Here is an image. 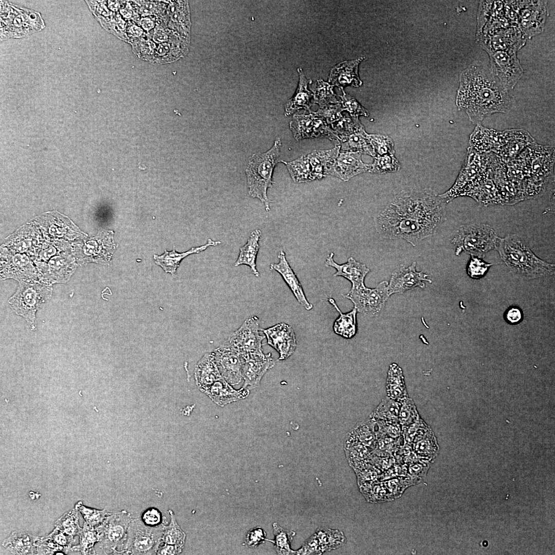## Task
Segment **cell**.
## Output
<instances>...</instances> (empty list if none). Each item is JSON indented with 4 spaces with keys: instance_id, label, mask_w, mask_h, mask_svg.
Wrapping results in <instances>:
<instances>
[{
    "instance_id": "74e56055",
    "label": "cell",
    "mask_w": 555,
    "mask_h": 555,
    "mask_svg": "<svg viewBox=\"0 0 555 555\" xmlns=\"http://www.w3.org/2000/svg\"><path fill=\"white\" fill-rule=\"evenodd\" d=\"M401 402L385 397L371 415V416L383 421L395 423L398 420Z\"/></svg>"
},
{
    "instance_id": "9c48e42d",
    "label": "cell",
    "mask_w": 555,
    "mask_h": 555,
    "mask_svg": "<svg viewBox=\"0 0 555 555\" xmlns=\"http://www.w3.org/2000/svg\"><path fill=\"white\" fill-rule=\"evenodd\" d=\"M386 281H383L375 288H367L364 284L352 286L344 296L352 302L357 312L375 315L382 310L390 297Z\"/></svg>"
},
{
    "instance_id": "277c9868",
    "label": "cell",
    "mask_w": 555,
    "mask_h": 555,
    "mask_svg": "<svg viewBox=\"0 0 555 555\" xmlns=\"http://www.w3.org/2000/svg\"><path fill=\"white\" fill-rule=\"evenodd\" d=\"M281 145V139L278 138L265 153L253 154L245 169L249 195L260 199L267 211L270 210L272 202L267 196V190L272 186L273 172L279 162Z\"/></svg>"
},
{
    "instance_id": "603a6c76",
    "label": "cell",
    "mask_w": 555,
    "mask_h": 555,
    "mask_svg": "<svg viewBox=\"0 0 555 555\" xmlns=\"http://www.w3.org/2000/svg\"><path fill=\"white\" fill-rule=\"evenodd\" d=\"M364 59L346 61L339 63L330 70L328 81L343 91L347 85L358 87L362 84L358 75V66Z\"/></svg>"
},
{
    "instance_id": "5b68a950",
    "label": "cell",
    "mask_w": 555,
    "mask_h": 555,
    "mask_svg": "<svg viewBox=\"0 0 555 555\" xmlns=\"http://www.w3.org/2000/svg\"><path fill=\"white\" fill-rule=\"evenodd\" d=\"M499 238L490 225L469 224L460 227L452 242L456 255L465 252L482 258L489 251L496 250Z\"/></svg>"
},
{
    "instance_id": "db71d44e",
    "label": "cell",
    "mask_w": 555,
    "mask_h": 555,
    "mask_svg": "<svg viewBox=\"0 0 555 555\" xmlns=\"http://www.w3.org/2000/svg\"><path fill=\"white\" fill-rule=\"evenodd\" d=\"M161 512L157 508L150 507L144 510L141 514V519L146 525L152 527L157 526L163 523L164 520Z\"/></svg>"
},
{
    "instance_id": "7402d4cb",
    "label": "cell",
    "mask_w": 555,
    "mask_h": 555,
    "mask_svg": "<svg viewBox=\"0 0 555 555\" xmlns=\"http://www.w3.org/2000/svg\"><path fill=\"white\" fill-rule=\"evenodd\" d=\"M279 262L271 264L270 269L279 273L289 287L298 302L306 310L311 309L313 306L306 299L303 287L296 274L289 264L285 252L281 250L278 255Z\"/></svg>"
},
{
    "instance_id": "11a10c76",
    "label": "cell",
    "mask_w": 555,
    "mask_h": 555,
    "mask_svg": "<svg viewBox=\"0 0 555 555\" xmlns=\"http://www.w3.org/2000/svg\"><path fill=\"white\" fill-rule=\"evenodd\" d=\"M57 544L63 547L66 553L71 549L72 545L75 542L73 538L60 531L55 527L48 535Z\"/></svg>"
},
{
    "instance_id": "b9f144b4",
    "label": "cell",
    "mask_w": 555,
    "mask_h": 555,
    "mask_svg": "<svg viewBox=\"0 0 555 555\" xmlns=\"http://www.w3.org/2000/svg\"><path fill=\"white\" fill-rule=\"evenodd\" d=\"M78 510L75 508L59 518L55 523V527L64 533L74 537L79 535L82 528L79 524Z\"/></svg>"
},
{
    "instance_id": "d590c367",
    "label": "cell",
    "mask_w": 555,
    "mask_h": 555,
    "mask_svg": "<svg viewBox=\"0 0 555 555\" xmlns=\"http://www.w3.org/2000/svg\"><path fill=\"white\" fill-rule=\"evenodd\" d=\"M287 166L288 172L295 182H306L314 180L311 169L307 156L302 155L290 161H281Z\"/></svg>"
},
{
    "instance_id": "681fc988",
    "label": "cell",
    "mask_w": 555,
    "mask_h": 555,
    "mask_svg": "<svg viewBox=\"0 0 555 555\" xmlns=\"http://www.w3.org/2000/svg\"><path fill=\"white\" fill-rule=\"evenodd\" d=\"M437 445L432 432L430 430L425 435L417 441L415 449L420 455H434L437 451Z\"/></svg>"
},
{
    "instance_id": "1f68e13d",
    "label": "cell",
    "mask_w": 555,
    "mask_h": 555,
    "mask_svg": "<svg viewBox=\"0 0 555 555\" xmlns=\"http://www.w3.org/2000/svg\"><path fill=\"white\" fill-rule=\"evenodd\" d=\"M36 536L25 531L13 532L3 542V546L15 554H32L37 552L34 545Z\"/></svg>"
},
{
    "instance_id": "7c38bea8",
    "label": "cell",
    "mask_w": 555,
    "mask_h": 555,
    "mask_svg": "<svg viewBox=\"0 0 555 555\" xmlns=\"http://www.w3.org/2000/svg\"><path fill=\"white\" fill-rule=\"evenodd\" d=\"M289 127L297 140L318 137L328 138L339 141L340 138L330 129L325 120L310 113L308 115L295 114L289 123Z\"/></svg>"
},
{
    "instance_id": "2e32d148",
    "label": "cell",
    "mask_w": 555,
    "mask_h": 555,
    "mask_svg": "<svg viewBox=\"0 0 555 555\" xmlns=\"http://www.w3.org/2000/svg\"><path fill=\"white\" fill-rule=\"evenodd\" d=\"M38 276L45 284L66 282L76 269L75 260L70 256L57 255L48 263L37 264Z\"/></svg>"
},
{
    "instance_id": "30bf717a",
    "label": "cell",
    "mask_w": 555,
    "mask_h": 555,
    "mask_svg": "<svg viewBox=\"0 0 555 555\" xmlns=\"http://www.w3.org/2000/svg\"><path fill=\"white\" fill-rule=\"evenodd\" d=\"M260 330L259 319L253 316L247 319L225 342L244 357L250 355H262L264 354L262 341L265 336L261 335Z\"/></svg>"
},
{
    "instance_id": "f1b7e54d",
    "label": "cell",
    "mask_w": 555,
    "mask_h": 555,
    "mask_svg": "<svg viewBox=\"0 0 555 555\" xmlns=\"http://www.w3.org/2000/svg\"><path fill=\"white\" fill-rule=\"evenodd\" d=\"M299 74V84L298 89L292 98L289 100L285 104V115L289 116L300 109H305L310 113V107L313 94L308 89L309 84L311 83L305 76L301 68L298 69Z\"/></svg>"
},
{
    "instance_id": "f907efd6",
    "label": "cell",
    "mask_w": 555,
    "mask_h": 555,
    "mask_svg": "<svg viewBox=\"0 0 555 555\" xmlns=\"http://www.w3.org/2000/svg\"><path fill=\"white\" fill-rule=\"evenodd\" d=\"M340 96L341 98V106L343 110H347L353 118H358L359 116H367V111L352 96L345 93Z\"/></svg>"
},
{
    "instance_id": "f6af8a7d",
    "label": "cell",
    "mask_w": 555,
    "mask_h": 555,
    "mask_svg": "<svg viewBox=\"0 0 555 555\" xmlns=\"http://www.w3.org/2000/svg\"><path fill=\"white\" fill-rule=\"evenodd\" d=\"M399 164L393 154H385L375 157L373 164H371L369 172L375 173H386L395 172L398 170Z\"/></svg>"
},
{
    "instance_id": "ba28073f",
    "label": "cell",
    "mask_w": 555,
    "mask_h": 555,
    "mask_svg": "<svg viewBox=\"0 0 555 555\" xmlns=\"http://www.w3.org/2000/svg\"><path fill=\"white\" fill-rule=\"evenodd\" d=\"M132 520L126 510L111 513L104 522L95 527L100 541L99 548L106 554H122L128 526Z\"/></svg>"
},
{
    "instance_id": "4dcf8cb0",
    "label": "cell",
    "mask_w": 555,
    "mask_h": 555,
    "mask_svg": "<svg viewBox=\"0 0 555 555\" xmlns=\"http://www.w3.org/2000/svg\"><path fill=\"white\" fill-rule=\"evenodd\" d=\"M261 235L262 232L258 229L251 232L247 243L240 248L238 256L234 264L235 267L242 265L248 266L256 277L260 276L256 269V261L260 249L258 242Z\"/></svg>"
},
{
    "instance_id": "4fadbf2b",
    "label": "cell",
    "mask_w": 555,
    "mask_h": 555,
    "mask_svg": "<svg viewBox=\"0 0 555 555\" xmlns=\"http://www.w3.org/2000/svg\"><path fill=\"white\" fill-rule=\"evenodd\" d=\"M213 353L222 377L232 385L238 384L243 379L242 355L225 341Z\"/></svg>"
},
{
    "instance_id": "7bdbcfd3",
    "label": "cell",
    "mask_w": 555,
    "mask_h": 555,
    "mask_svg": "<svg viewBox=\"0 0 555 555\" xmlns=\"http://www.w3.org/2000/svg\"><path fill=\"white\" fill-rule=\"evenodd\" d=\"M353 430L362 444L370 449H374L377 438L368 418L357 424Z\"/></svg>"
},
{
    "instance_id": "cb8c5ba5",
    "label": "cell",
    "mask_w": 555,
    "mask_h": 555,
    "mask_svg": "<svg viewBox=\"0 0 555 555\" xmlns=\"http://www.w3.org/2000/svg\"><path fill=\"white\" fill-rule=\"evenodd\" d=\"M203 393L220 406L243 399L248 397L249 390L242 387L234 388L223 378L215 382Z\"/></svg>"
},
{
    "instance_id": "ee69618b",
    "label": "cell",
    "mask_w": 555,
    "mask_h": 555,
    "mask_svg": "<svg viewBox=\"0 0 555 555\" xmlns=\"http://www.w3.org/2000/svg\"><path fill=\"white\" fill-rule=\"evenodd\" d=\"M75 508L79 511L85 522L90 526L96 527L101 524L110 512L105 509L98 510L84 506L81 501L78 502Z\"/></svg>"
},
{
    "instance_id": "6da1fadb",
    "label": "cell",
    "mask_w": 555,
    "mask_h": 555,
    "mask_svg": "<svg viewBox=\"0 0 555 555\" xmlns=\"http://www.w3.org/2000/svg\"><path fill=\"white\" fill-rule=\"evenodd\" d=\"M447 202L431 189L402 192L376 216L379 234L413 245L432 235L444 220Z\"/></svg>"
},
{
    "instance_id": "e0dca14e",
    "label": "cell",
    "mask_w": 555,
    "mask_h": 555,
    "mask_svg": "<svg viewBox=\"0 0 555 555\" xmlns=\"http://www.w3.org/2000/svg\"><path fill=\"white\" fill-rule=\"evenodd\" d=\"M416 262H414L407 268L402 267L395 270L388 283V295L394 293H403L417 287L424 288V282L432 283L428 278V275L416 269Z\"/></svg>"
},
{
    "instance_id": "6f0895ef",
    "label": "cell",
    "mask_w": 555,
    "mask_h": 555,
    "mask_svg": "<svg viewBox=\"0 0 555 555\" xmlns=\"http://www.w3.org/2000/svg\"><path fill=\"white\" fill-rule=\"evenodd\" d=\"M183 548L177 545L163 544L160 545L156 554H179Z\"/></svg>"
},
{
    "instance_id": "8fae6325",
    "label": "cell",
    "mask_w": 555,
    "mask_h": 555,
    "mask_svg": "<svg viewBox=\"0 0 555 555\" xmlns=\"http://www.w3.org/2000/svg\"><path fill=\"white\" fill-rule=\"evenodd\" d=\"M492 73L508 90L512 89L521 78L523 69L515 51L487 50Z\"/></svg>"
},
{
    "instance_id": "9a60e30c",
    "label": "cell",
    "mask_w": 555,
    "mask_h": 555,
    "mask_svg": "<svg viewBox=\"0 0 555 555\" xmlns=\"http://www.w3.org/2000/svg\"><path fill=\"white\" fill-rule=\"evenodd\" d=\"M262 331L267 338V344L279 353L280 360L286 359L295 351L297 343L291 326L281 322Z\"/></svg>"
},
{
    "instance_id": "7a4b0ae2",
    "label": "cell",
    "mask_w": 555,
    "mask_h": 555,
    "mask_svg": "<svg viewBox=\"0 0 555 555\" xmlns=\"http://www.w3.org/2000/svg\"><path fill=\"white\" fill-rule=\"evenodd\" d=\"M456 104L472 123L478 124L493 114L508 112L512 99L489 68L474 63L460 76Z\"/></svg>"
},
{
    "instance_id": "bcb514c9",
    "label": "cell",
    "mask_w": 555,
    "mask_h": 555,
    "mask_svg": "<svg viewBox=\"0 0 555 555\" xmlns=\"http://www.w3.org/2000/svg\"><path fill=\"white\" fill-rule=\"evenodd\" d=\"M400 402L398 420L401 425L408 427L420 418L412 399L407 397Z\"/></svg>"
},
{
    "instance_id": "52a82bcc",
    "label": "cell",
    "mask_w": 555,
    "mask_h": 555,
    "mask_svg": "<svg viewBox=\"0 0 555 555\" xmlns=\"http://www.w3.org/2000/svg\"><path fill=\"white\" fill-rule=\"evenodd\" d=\"M164 524L145 525L139 518L132 519L128 528L122 554H156L164 532Z\"/></svg>"
},
{
    "instance_id": "44dd1931",
    "label": "cell",
    "mask_w": 555,
    "mask_h": 555,
    "mask_svg": "<svg viewBox=\"0 0 555 555\" xmlns=\"http://www.w3.org/2000/svg\"><path fill=\"white\" fill-rule=\"evenodd\" d=\"M1 278H12L20 282H33L38 279L34 266L25 255H14L1 264Z\"/></svg>"
},
{
    "instance_id": "ac0fdd59",
    "label": "cell",
    "mask_w": 555,
    "mask_h": 555,
    "mask_svg": "<svg viewBox=\"0 0 555 555\" xmlns=\"http://www.w3.org/2000/svg\"><path fill=\"white\" fill-rule=\"evenodd\" d=\"M519 25L524 35L530 37L543 30L546 15L545 3L531 1L521 3Z\"/></svg>"
},
{
    "instance_id": "7dc6e473",
    "label": "cell",
    "mask_w": 555,
    "mask_h": 555,
    "mask_svg": "<svg viewBox=\"0 0 555 555\" xmlns=\"http://www.w3.org/2000/svg\"><path fill=\"white\" fill-rule=\"evenodd\" d=\"M367 136L373 145L376 155L381 156L394 154V143L388 136L368 134Z\"/></svg>"
},
{
    "instance_id": "60d3db41",
    "label": "cell",
    "mask_w": 555,
    "mask_h": 555,
    "mask_svg": "<svg viewBox=\"0 0 555 555\" xmlns=\"http://www.w3.org/2000/svg\"><path fill=\"white\" fill-rule=\"evenodd\" d=\"M311 90L313 92L314 101L319 104L320 107L338 103L336 95L333 91L332 85L322 80H319L313 84Z\"/></svg>"
},
{
    "instance_id": "ffe728a7",
    "label": "cell",
    "mask_w": 555,
    "mask_h": 555,
    "mask_svg": "<svg viewBox=\"0 0 555 555\" xmlns=\"http://www.w3.org/2000/svg\"><path fill=\"white\" fill-rule=\"evenodd\" d=\"M371 164L365 163L361 154L358 152L345 151L340 153L328 171V175L347 181L355 176L369 171Z\"/></svg>"
},
{
    "instance_id": "816d5d0a",
    "label": "cell",
    "mask_w": 555,
    "mask_h": 555,
    "mask_svg": "<svg viewBox=\"0 0 555 555\" xmlns=\"http://www.w3.org/2000/svg\"><path fill=\"white\" fill-rule=\"evenodd\" d=\"M343 110L342 106L339 103L329 104L320 107L315 113L314 115L321 117L324 120L326 119L328 123H333L338 121L342 118L341 112Z\"/></svg>"
},
{
    "instance_id": "d4e9b609",
    "label": "cell",
    "mask_w": 555,
    "mask_h": 555,
    "mask_svg": "<svg viewBox=\"0 0 555 555\" xmlns=\"http://www.w3.org/2000/svg\"><path fill=\"white\" fill-rule=\"evenodd\" d=\"M334 253L331 252L327 257L325 265L331 267L336 270L334 274L335 276H342L350 282L352 286H357L364 284V279L369 272L365 264L356 261L350 257L346 263L339 264L334 260Z\"/></svg>"
},
{
    "instance_id": "e575fe53",
    "label": "cell",
    "mask_w": 555,
    "mask_h": 555,
    "mask_svg": "<svg viewBox=\"0 0 555 555\" xmlns=\"http://www.w3.org/2000/svg\"><path fill=\"white\" fill-rule=\"evenodd\" d=\"M387 397L401 401L408 397L402 371L396 364L390 365L386 381Z\"/></svg>"
},
{
    "instance_id": "f5cc1de1",
    "label": "cell",
    "mask_w": 555,
    "mask_h": 555,
    "mask_svg": "<svg viewBox=\"0 0 555 555\" xmlns=\"http://www.w3.org/2000/svg\"><path fill=\"white\" fill-rule=\"evenodd\" d=\"M266 536L264 530L260 527H256L248 532L244 538L243 545L256 547L267 540Z\"/></svg>"
},
{
    "instance_id": "f546056e",
    "label": "cell",
    "mask_w": 555,
    "mask_h": 555,
    "mask_svg": "<svg viewBox=\"0 0 555 555\" xmlns=\"http://www.w3.org/2000/svg\"><path fill=\"white\" fill-rule=\"evenodd\" d=\"M344 451L349 464L353 469L369 462L372 457L370 449L358 440L353 430L346 436Z\"/></svg>"
},
{
    "instance_id": "836d02e7",
    "label": "cell",
    "mask_w": 555,
    "mask_h": 555,
    "mask_svg": "<svg viewBox=\"0 0 555 555\" xmlns=\"http://www.w3.org/2000/svg\"><path fill=\"white\" fill-rule=\"evenodd\" d=\"M340 147L343 151L358 152L361 154L376 156V154L363 127L358 131L342 137Z\"/></svg>"
},
{
    "instance_id": "c3c4849f",
    "label": "cell",
    "mask_w": 555,
    "mask_h": 555,
    "mask_svg": "<svg viewBox=\"0 0 555 555\" xmlns=\"http://www.w3.org/2000/svg\"><path fill=\"white\" fill-rule=\"evenodd\" d=\"M492 265V264L485 262L482 257L471 255L467 265V274L472 279H479L486 274Z\"/></svg>"
},
{
    "instance_id": "83f0119b",
    "label": "cell",
    "mask_w": 555,
    "mask_h": 555,
    "mask_svg": "<svg viewBox=\"0 0 555 555\" xmlns=\"http://www.w3.org/2000/svg\"><path fill=\"white\" fill-rule=\"evenodd\" d=\"M340 149V146H336L329 150L314 151L306 155L314 180L328 175L329 170L339 154Z\"/></svg>"
},
{
    "instance_id": "d6a6232c",
    "label": "cell",
    "mask_w": 555,
    "mask_h": 555,
    "mask_svg": "<svg viewBox=\"0 0 555 555\" xmlns=\"http://www.w3.org/2000/svg\"><path fill=\"white\" fill-rule=\"evenodd\" d=\"M328 301L339 313V317L336 319L333 325L335 333L345 339L353 338L357 330V309L354 307L351 311L343 313L334 299L330 298Z\"/></svg>"
},
{
    "instance_id": "9f6ffc18",
    "label": "cell",
    "mask_w": 555,
    "mask_h": 555,
    "mask_svg": "<svg viewBox=\"0 0 555 555\" xmlns=\"http://www.w3.org/2000/svg\"><path fill=\"white\" fill-rule=\"evenodd\" d=\"M504 317L507 323L510 325H516L522 321L523 314L520 308L511 306L505 311Z\"/></svg>"
},
{
    "instance_id": "3957f363",
    "label": "cell",
    "mask_w": 555,
    "mask_h": 555,
    "mask_svg": "<svg viewBox=\"0 0 555 555\" xmlns=\"http://www.w3.org/2000/svg\"><path fill=\"white\" fill-rule=\"evenodd\" d=\"M496 250L510 271L517 277L529 280L554 273V265L538 257L516 235L500 237Z\"/></svg>"
},
{
    "instance_id": "d6986e66",
    "label": "cell",
    "mask_w": 555,
    "mask_h": 555,
    "mask_svg": "<svg viewBox=\"0 0 555 555\" xmlns=\"http://www.w3.org/2000/svg\"><path fill=\"white\" fill-rule=\"evenodd\" d=\"M244 358L242 367V376L244 380L243 388H255L266 372L275 364L271 353L262 355H250Z\"/></svg>"
},
{
    "instance_id": "8d00e7d4",
    "label": "cell",
    "mask_w": 555,
    "mask_h": 555,
    "mask_svg": "<svg viewBox=\"0 0 555 555\" xmlns=\"http://www.w3.org/2000/svg\"><path fill=\"white\" fill-rule=\"evenodd\" d=\"M274 539L268 541L274 544L275 550L278 554H296V551L290 547L291 542L295 535L293 531L285 529L277 523L272 525Z\"/></svg>"
},
{
    "instance_id": "ab89813d",
    "label": "cell",
    "mask_w": 555,
    "mask_h": 555,
    "mask_svg": "<svg viewBox=\"0 0 555 555\" xmlns=\"http://www.w3.org/2000/svg\"><path fill=\"white\" fill-rule=\"evenodd\" d=\"M79 544L72 547L71 549L80 551L83 554H91L95 552L94 546L100 541V537L95 527L90 526L86 522L79 534Z\"/></svg>"
},
{
    "instance_id": "8992f818",
    "label": "cell",
    "mask_w": 555,
    "mask_h": 555,
    "mask_svg": "<svg viewBox=\"0 0 555 555\" xmlns=\"http://www.w3.org/2000/svg\"><path fill=\"white\" fill-rule=\"evenodd\" d=\"M51 294L52 287L50 285L37 282H20L8 303L11 309L23 317L32 330H35L36 312Z\"/></svg>"
},
{
    "instance_id": "5bb4252c",
    "label": "cell",
    "mask_w": 555,
    "mask_h": 555,
    "mask_svg": "<svg viewBox=\"0 0 555 555\" xmlns=\"http://www.w3.org/2000/svg\"><path fill=\"white\" fill-rule=\"evenodd\" d=\"M346 542L342 531L330 528H319L308 538L296 554H321L337 549Z\"/></svg>"
},
{
    "instance_id": "484cf974",
    "label": "cell",
    "mask_w": 555,
    "mask_h": 555,
    "mask_svg": "<svg viewBox=\"0 0 555 555\" xmlns=\"http://www.w3.org/2000/svg\"><path fill=\"white\" fill-rule=\"evenodd\" d=\"M194 378L196 385L202 392L223 378L213 352L205 354L198 361L195 368Z\"/></svg>"
},
{
    "instance_id": "f35d334b",
    "label": "cell",
    "mask_w": 555,
    "mask_h": 555,
    "mask_svg": "<svg viewBox=\"0 0 555 555\" xmlns=\"http://www.w3.org/2000/svg\"><path fill=\"white\" fill-rule=\"evenodd\" d=\"M168 512L170 516V522L168 525H164L162 544L184 547L186 534L177 523L173 511L169 510Z\"/></svg>"
},
{
    "instance_id": "4316f807",
    "label": "cell",
    "mask_w": 555,
    "mask_h": 555,
    "mask_svg": "<svg viewBox=\"0 0 555 555\" xmlns=\"http://www.w3.org/2000/svg\"><path fill=\"white\" fill-rule=\"evenodd\" d=\"M220 243V241L213 240L210 238L206 244L198 247L192 248L185 252L178 253L174 249L170 252L165 250L164 253L161 255H154V258L155 263L161 267L165 272L174 274L184 257L191 254L198 253L210 246H216Z\"/></svg>"
}]
</instances>
